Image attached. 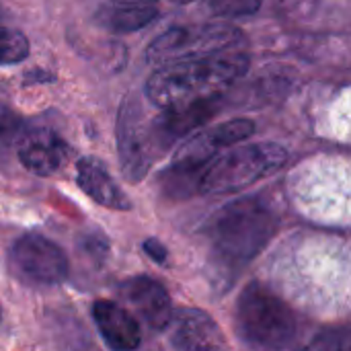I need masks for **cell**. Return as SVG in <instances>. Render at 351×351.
I'll list each match as a JSON object with an SVG mask.
<instances>
[{"mask_svg": "<svg viewBox=\"0 0 351 351\" xmlns=\"http://www.w3.org/2000/svg\"><path fill=\"white\" fill-rule=\"evenodd\" d=\"M29 56V39L25 33L0 25V66L21 64Z\"/></svg>", "mask_w": 351, "mask_h": 351, "instance_id": "obj_16", "label": "cell"}, {"mask_svg": "<svg viewBox=\"0 0 351 351\" xmlns=\"http://www.w3.org/2000/svg\"><path fill=\"white\" fill-rule=\"evenodd\" d=\"M10 265L31 284L58 286L68 278V257L53 241L41 234H23L10 249Z\"/></svg>", "mask_w": 351, "mask_h": 351, "instance_id": "obj_8", "label": "cell"}, {"mask_svg": "<svg viewBox=\"0 0 351 351\" xmlns=\"http://www.w3.org/2000/svg\"><path fill=\"white\" fill-rule=\"evenodd\" d=\"M247 70L249 58L245 53L218 51L199 58L167 62L148 76L144 95L158 109L179 107L220 95L224 88L245 76Z\"/></svg>", "mask_w": 351, "mask_h": 351, "instance_id": "obj_1", "label": "cell"}, {"mask_svg": "<svg viewBox=\"0 0 351 351\" xmlns=\"http://www.w3.org/2000/svg\"><path fill=\"white\" fill-rule=\"evenodd\" d=\"M53 80V74H49L47 70H31L29 74H27V84H31V82H51Z\"/></svg>", "mask_w": 351, "mask_h": 351, "instance_id": "obj_21", "label": "cell"}, {"mask_svg": "<svg viewBox=\"0 0 351 351\" xmlns=\"http://www.w3.org/2000/svg\"><path fill=\"white\" fill-rule=\"evenodd\" d=\"M234 329L249 348L286 350L298 335V321L284 300L265 286L253 282L239 296Z\"/></svg>", "mask_w": 351, "mask_h": 351, "instance_id": "obj_3", "label": "cell"}, {"mask_svg": "<svg viewBox=\"0 0 351 351\" xmlns=\"http://www.w3.org/2000/svg\"><path fill=\"white\" fill-rule=\"evenodd\" d=\"M243 41V31L230 23H202L173 27L158 35L146 49L148 62L167 64L187 58H199L234 47Z\"/></svg>", "mask_w": 351, "mask_h": 351, "instance_id": "obj_6", "label": "cell"}, {"mask_svg": "<svg viewBox=\"0 0 351 351\" xmlns=\"http://www.w3.org/2000/svg\"><path fill=\"white\" fill-rule=\"evenodd\" d=\"M117 152L121 173L130 183H140L156 158L148 136V123L144 121V109L136 95H130L119 107Z\"/></svg>", "mask_w": 351, "mask_h": 351, "instance_id": "obj_7", "label": "cell"}, {"mask_svg": "<svg viewBox=\"0 0 351 351\" xmlns=\"http://www.w3.org/2000/svg\"><path fill=\"white\" fill-rule=\"evenodd\" d=\"M278 216L261 197H243L226 204L210 224V239L220 263L243 267L253 261L274 239Z\"/></svg>", "mask_w": 351, "mask_h": 351, "instance_id": "obj_2", "label": "cell"}, {"mask_svg": "<svg viewBox=\"0 0 351 351\" xmlns=\"http://www.w3.org/2000/svg\"><path fill=\"white\" fill-rule=\"evenodd\" d=\"M142 249H144V253L154 261V263H167V259H169V251H167V247L158 241V239H154V237H150V239H146L144 241V245H142Z\"/></svg>", "mask_w": 351, "mask_h": 351, "instance_id": "obj_20", "label": "cell"}, {"mask_svg": "<svg viewBox=\"0 0 351 351\" xmlns=\"http://www.w3.org/2000/svg\"><path fill=\"white\" fill-rule=\"evenodd\" d=\"M25 128V119L19 113L6 105H0V152H8L12 146H16Z\"/></svg>", "mask_w": 351, "mask_h": 351, "instance_id": "obj_18", "label": "cell"}, {"mask_svg": "<svg viewBox=\"0 0 351 351\" xmlns=\"http://www.w3.org/2000/svg\"><path fill=\"white\" fill-rule=\"evenodd\" d=\"M80 251L97 265H103L109 255V241L101 232H86L80 239Z\"/></svg>", "mask_w": 351, "mask_h": 351, "instance_id": "obj_19", "label": "cell"}, {"mask_svg": "<svg viewBox=\"0 0 351 351\" xmlns=\"http://www.w3.org/2000/svg\"><path fill=\"white\" fill-rule=\"evenodd\" d=\"M115 2H152V0H115Z\"/></svg>", "mask_w": 351, "mask_h": 351, "instance_id": "obj_22", "label": "cell"}, {"mask_svg": "<svg viewBox=\"0 0 351 351\" xmlns=\"http://www.w3.org/2000/svg\"><path fill=\"white\" fill-rule=\"evenodd\" d=\"M220 111V95L193 101L179 107H167L158 117L148 121V136L156 156L171 150L179 140L199 130Z\"/></svg>", "mask_w": 351, "mask_h": 351, "instance_id": "obj_9", "label": "cell"}, {"mask_svg": "<svg viewBox=\"0 0 351 351\" xmlns=\"http://www.w3.org/2000/svg\"><path fill=\"white\" fill-rule=\"evenodd\" d=\"M16 152L23 167L39 177L60 173L72 158L70 144L49 128H25L16 142Z\"/></svg>", "mask_w": 351, "mask_h": 351, "instance_id": "obj_10", "label": "cell"}, {"mask_svg": "<svg viewBox=\"0 0 351 351\" xmlns=\"http://www.w3.org/2000/svg\"><path fill=\"white\" fill-rule=\"evenodd\" d=\"M76 183L95 204L103 208L117 212L132 210L130 197L121 191L105 165L93 156H84L76 162Z\"/></svg>", "mask_w": 351, "mask_h": 351, "instance_id": "obj_14", "label": "cell"}, {"mask_svg": "<svg viewBox=\"0 0 351 351\" xmlns=\"http://www.w3.org/2000/svg\"><path fill=\"white\" fill-rule=\"evenodd\" d=\"M158 19V8L152 2H117L103 6L95 14L97 25L113 33H134L146 29Z\"/></svg>", "mask_w": 351, "mask_h": 351, "instance_id": "obj_15", "label": "cell"}, {"mask_svg": "<svg viewBox=\"0 0 351 351\" xmlns=\"http://www.w3.org/2000/svg\"><path fill=\"white\" fill-rule=\"evenodd\" d=\"M288 160V150L274 142H257L230 150L212 160L197 183V191L206 195L237 193L282 169Z\"/></svg>", "mask_w": 351, "mask_h": 351, "instance_id": "obj_5", "label": "cell"}, {"mask_svg": "<svg viewBox=\"0 0 351 351\" xmlns=\"http://www.w3.org/2000/svg\"><path fill=\"white\" fill-rule=\"evenodd\" d=\"M175 4H187V2H193V0H173Z\"/></svg>", "mask_w": 351, "mask_h": 351, "instance_id": "obj_23", "label": "cell"}, {"mask_svg": "<svg viewBox=\"0 0 351 351\" xmlns=\"http://www.w3.org/2000/svg\"><path fill=\"white\" fill-rule=\"evenodd\" d=\"M208 12L222 19L251 16L261 8V0H206Z\"/></svg>", "mask_w": 351, "mask_h": 351, "instance_id": "obj_17", "label": "cell"}, {"mask_svg": "<svg viewBox=\"0 0 351 351\" xmlns=\"http://www.w3.org/2000/svg\"><path fill=\"white\" fill-rule=\"evenodd\" d=\"M253 132L255 123L247 117H239L214 125L185 142L162 173V185L169 197H189L193 193L191 187H197L204 169L216 158V154L247 140Z\"/></svg>", "mask_w": 351, "mask_h": 351, "instance_id": "obj_4", "label": "cell"}, {"mask_svg": "<svg viewBox=\"0 0 351 351\" xmlns=\"http://www.w3.org/2000/svg\"><path fill=\"white\" fill-rule=\"evenodd\" d=\"M93 321L99 329V335L111 350H136L142 341L140 327L132 313L111 300H97L93 304Z\"/></svg>", "mask_w": 351, "mask_h": 351, "instance_id": "obj_13", "label": "cell"}, {"mask_svg": "<svg viewBox=\"0 0 351 351\" xmlns=\"http://www.w3.org/2000/svg\"><path fill=\"white\" fill-rule=\"evenodd\" d=\"M119 294L152 331L167 329L173 315V304L162 284L152 278L138 276L119 284Z\"/></svg>", "mask_w": 351, "mask_h": 351, "instance_id": "obj_12", "label": "cell"}, {"mask_svg": "<svg viewBox=\"0 0 351 351\" xmlns=\"http://www.w3.org/2000/svg\"><path fill=\"white\" fill-rule=\"evenodd\" d=\"M167 327H171L169 343L173 350L204 351L228 348L216 321L199 308H181L173 313Z\"/></svg>", "mask_w": 351, "mask_h": 351, "instance_id": "obj_11", "label": "cell"}]
</instances>
